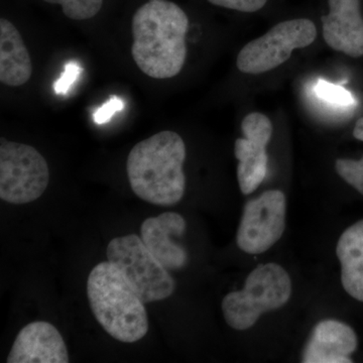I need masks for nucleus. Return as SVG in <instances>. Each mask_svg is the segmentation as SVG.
<instances>
[{"label":"nucleus","mask_w":363,"mask_h":363,"mask_svg":"<svg viewBox=\"0 0 363 363\" xmlns=\"http://www.w3.org/2000/svg\"><path fill=\"white\" fill-rule=\"evenodd\" d=\"M213 6L241 11V13H255L264 9L267 0H208Z\"/></svg>","instance_id":"6ab92c4d"},{"label":"nucleus","mask_w":363,"mask_h":363,"mask_svg":"<svg viewBox=\"0 0 363 363\" xmlns=\"http://www.w3.org/2000/svg\"><path fill=\"white\" fill-rule=\"evenodd\" d=\"M286 196L269 190L245 204L236 242L250 255L266 252L278 242L286 228Z\"/></svg>","instance_id":"6e6552de"},{"label":"nucleus","mask_w":363,"mask_h":363,"mask_svg":"<svg viewBox=\"0 0 363 363\" xmlns=\"http://www.w3.org/2000/svg\"><path fill=\"white\" fill-rule=\"evenodd\" d=\"M292 294L290 276L279 264H259L245 281V288L229 293L222 301L226 323L235 330H247L262 313L279 309Z\"/></svg>","instance_id":"20e7f679"},{"label":"nucleus","mask_w":363,"mask_h":363,"mask_svg":"<svg viewBox=\"0 0 363 363\" xmlns=\"http://www.w3.org/2000/svg\"><path fill=\"white\" fill-rule=\"evenodd\" d=\"M185 159V143L175 131H161L136 143L126 162L128 181L135 194L160 206L180 202L186 187Z\"/></svg>","instance_id":"f03ea898"},{"label":"nucleus","mask_w":363,"mask_h":363,"mask_svg":"<svg viewBox=\"0 0 363 363\" xmlns=\"http://www.w3.org/2000/svg\"><path fill=\"white\" fill-rule=\"evenodd\" d=\"M185 11L168 0H150L133 18L131 55L136 66L150 77H175L187 58Z\"/></svg>","instance_id":"f257e3e1"},{"label":"nucleus","mask_w":363,"mask_h":363,"mask_svg":"<svg viewBox=\"0 0 363 363\" xmlns=\"http://www.w3.org/2000/svg\"><path fill=\"white\" fill-rule=\"evenodd\" d=\"M124 102L123 99L116 96H111L108 101L105 102L101 107L96 109L93 113V121L97 124L106 123L111 121L116 112L123 111Z\"/></svg>","instance_id":"412c9836"},{"label":"nucleus","mask_w":363,"mask_h":363,"mask_svg":"<svg viewBox=\"0 0 363 363\" xmlns=\"http://www.w3.org/2000/svg\"><path fill=\"white\" fill-rule=\"evenodd\" d=\"M335 169L346 183L363 195V157L359 161L339 159L335 162Z\"/></svg>","instance_id":"a211bd4d"},{"label":"nucleus","mask_w":363,"mask_h":363,"mask_svg":"<svg viewBox=\"0 0 363 363\" xmlns=\"http://www.w3.org/2000/svg\"><path fill=\"white\" fill-rule=\"evenodd\" d=\"M48 4H60L67 18L75 21L94 18L101 9L104 0H43Z\"/></svg>","instance_id":"dca6fc26"},{"label":"nucleus","mask_w":363,"mask_h":363,"mask_svg":"<svg viewBox=\"0 0 363 363\" xmlns=\"http://www.w3.org/2000/svg\"><path fill=\"white\" fill-rule=\"evenodd\" d=\"M33 64L25 42L16 26L6 18L0 20V81L18 87L28 82Z\"/></svg>","instance_id":"4468645a"},{"label":"nucleus","mask_w":363,"mask_h":363,"mask_svg":"<svg viewBox=\"0 0 363 363\" xmlns=\"http://www.w3.org/2000/svg\"><path fill=\"white\" fill-rule=\"evenodd\" d=\"M107 259L135 288L143 303L171 297L175 281L135 234L116 238L107 247Z\"/></svg>","instance_id":"39448f33"},{"label":"nucleus","mask_w":363,"mask_h":363,"mask_svg":"<svg viewBox=\"0 0 363 363\" xmlns=\"http://www.w3.org/2000/svg\"><path fill=\"white\" fill-rule=\"evenodd\" d=\"M315 92L317 96L333 105L340 107H353L355 104L354 97L350 91L342 86L332 84V83L319 81Z\"/></svg>","instance_id":"f3484780"},{"label":"nucleus","mask_w":363,"mask_h":363,"mask_svg":"<svg viewBox=\"0 0 363 363\" xmlns=\"http://www.w3.org/2000/svg\"><path fill=\"white\" fill-rule=\"evenodd\" d=\"M82 72V68L77 62H69L65 67V71L61 77L56 81L54 85V91L57 94H66L71 86L77 80L79 75Z\"/></svg>","instance_id":"aec40b11"},{"label":"nucleus","mask_w":363,"mask_h":363,"mask_svg":"<svg viewBox=\"0 0 363 363\" xmlns=\"http://www.w3.org/2000/svg\"><path fill=\"white\" fill-rule=\"evenodd\" d=\"M316 38V26L308 18L281 21L259 39L247 43L238 54L236 65L242 73H266L288 61L296 49L312 45Z\"/></svg>","instance_id":"423d86ee"},{"label":"nucleus","mask_w":363,"mask_h":363,"mask_svg":"<svg viewBox=\"0 0 363 363\" xmlns=\"http://www.w3.org/2000/svg\"><path fill=\"white\" fill-rule=\"evenodd\" d=\"M353 136L358 140L363 142V116L360 117L355 124L354 130H353Z\"/></svg>","instance_id":"4be33fe9"},{"label":"nucleus","mask_w":363,"mask_h":363,"mask_svg":"<svg viewBox=\"0 0 363 363\" xmlns=\"http://www.w3.org/2000/svg\"><path fill=\"white\" fill-rule=\"evenodd\" d=\"M7 363H68L65 341L49 322L26 325L14 340Z\"/></svg>","instance_id":"9b49d317"},{"label":"nucleus","mask_w":363,"mask_h":363,"mask_svg":"<svg viewBox=\"0 0 363 363\" xmlns=\"http://www.w3.org/2000/svg\"><path fill=\"white\" fill-rule=\"evenodd\" d=\"M357 336L347 324L323 320L313 329L303 352L304 363H350L357 350Z\"/></svg>","instance_id":"ddd939ff"},{"label":"nucleus","mask_w":363,"mask_h":363,"mask_svg":"<svg viewBox=\"0 0 363 363\" xmlns=\"http://www.w3.org/2000/svg\"><path fill=\"white\" fill-rule=\"evenodd\" d=\"M186 231V221L180 214L166 212L143 222L140 238L147 250L167 269H180L187 264L186 250L172 240Z\"/></svg>","instance_id":"f8f14e48"},{"label":"nucleus","mask_w":363,"mask_h":363,"mask_svg":"<svg viewBox=\"0 0 363 363\" xmlns=\"http://www.w3.org/2000/svg\"><path fill=\"white\" fill-rule=\"evenodd\" d=\"M50 169L35 147L2 140L0 145V198L11 204H28L44 194Z\"/></svg>","instance_id":"0eeeda50"},{"label":"nucleus","mask_w":363,"mask_h":363,"mask_svg":"<svg viewBox=\"0 0 363 363\" xmlns=\"http://www.w3.org/2000/svg\"><path fill=\"white\" fill-rule=\"evenodd\" d=\"M336 255L344 290L363 302V220L348 227L339 238Z\"/></svg>","instance_id":"2eb2a0df"},{"label":"nucleus","mask_w":363,"mask_h":363,"mask_svg":"<svg viewBox=\"0 0 363 363\" xmlns=\"http://www.w3.org/2000/svg\"><path fill=\"white\" fill-rule=\"evenodd\" d=\"M329 13L322 16L323 38L335 51L353 58L363 56V16L360 0H328Z\"/></svg>","instance_id":"9d476101"},{"label":"nucleus","mask_w":363,"mask_h":363,"mask_svg":"<svg viewBox=\"0 0 363 363\" xmlns=\"http://www.w3.org/2000/svg\"><path fill=\"white\" fill-rule=\"evenodd\" d=\"M241 130L243 138L236 140L234 155L238 160V179L241 192L250 195L267 176V147L272 136V121L264 114L253 112L243 118Z\"/></svg>","instance_id":"1a4fd4ad"},{"label":"nucleus","mask_w":363,"mask_h":363,"mask_svg":"<svg viewBox=\"0 0 363 363\" xmlns=\"http://www.w3.org/2000/svg\"><path fill=\"white\" fill-rule=\"evenodd\" d=\"M87 295L93 314L111 337L133 343L149 331L145 303L111 262H100L91 271Z\"/></svg>","instance_id":"7ed1b4c3"}]
</instances>
